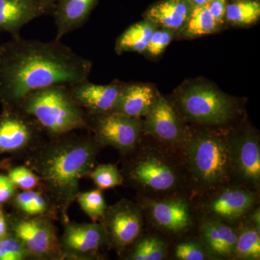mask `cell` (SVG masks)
I'll list each match as a JSON object with an SVG mask.
<instances>
[{
	"instance_id": "1f68e13d",
	"label": "cell",
	"mask_w": 260,
	"mask_h": 260,
	"mask_svg": "<svg viewBox=\"0 0 260 260\" xmlns=\"http://www.w3.org/2000/svg\"><path fill=\"white\" fill-rule=\"evenodd\" d=\"M30 259L20 241L9 232L0 238V260H25Z\"/></svg>"
},
{
	"instance_id": "e575fe53",
	"label": "cell",
	"mask_w": 260,
	"mask_h": 260,
	"mask_svg": "<svg viewBox=\"0 0 260 260\" xmlns=\"http://www.w3.org/2000/svg\"><path fill=\"white\" fill-rule=\"evenodd\" d=\"M208 4V9L217 23L221 26L225 19L226 0H211Z\"/></svg>"
},
{
	"instance_id": "4dcf8cb0",
	"label": "cell",
	"mask_w": 260,
	"mask_h": 260,
	"mask_svg": "<svg viewBox=\"0 0 260 260\" xmlns=\"http://www.w3.org/2000/svg\"><path fill=\"white\" fill-rule=\"evenodd\" d=\"M8 178L15 187L22 190H32L42 187L40 178L28 167H17L10 169Z\"/></svg>"
},
{
	"instance_id": "f546056e",
	"label": "cell",
	"mask_w": 260,
	"mask_h": 260,
	"mask_svg": "<svg viewBox=\"0 0 260 260\" xmlns=\"http://www.w3.org/2000/svg\"><path fill=\"white\" fill-rule=\"evenodd\" d=\"M88 177L93 180L98 189H109L123 185L120 170L114 164H101L94 167Z\"/></svg>"
},
{
	"instance_id": "ffe728a7",
	"label": "cell",
	"mask_w": 260,
	"mask_h": 260,
	"mask_svg": "<svg viewBox=\"0 0 260 260\" xmlns=\"http://www.w3.org/2000/svg\"><path fill=\"white\" fill-rule=\"evenodd\" d=\"M99 0H57L51 14L56 27L55 40L83 26Z\"/></svg>"
},
{
	"instance_id": "8d00e7d4",
	"label": "cell",
	"mask_w": 260,
	"mask_h": 260,
	"mask_svg": "<svg viewBox=\"0 0 260 260\" xmlns=\"http://www.w3.org/2000/svg\"><path fill=\"white\" fill-rule=\"evenodd\" d=\"M56 1L57 0H37L38 3L42 5V8L45 10L47 14L51 13Z\"/></svg>"
},
{
	"instance_id": "ba28073f",
	"label": "cell",
	"mask_w": 260,
	"mask_h": 260,
	"mask_svg": "<svg viewBox=\"0 0 260 260\" xmlns=\"http://www.w3.org/2000/svg\"><path fill=\"white\" fill-rule=\"evenodd\" d=\"M194 200L200 218L237 227L260 205V193L229 183L213 190L194 194Z\"/></svg>"
},
{
	"instance_id": "d4e9b609",
	"label": "cell",
	"mask_w": 260,
	"mask_h": 260,
	"mask_svg": "<svg viewBox=\"0 0 260 260\" xmlns=\"http://www.w3.org/2000/svg\"><path fill=\"white\" fill-rule=\"evenodd\" d=\"M237 230L234 260H259L260 225L246 218Z\"/></svg>"
},
{
	"instance_id": "603a6c76",
	"label": "cell",
	"mask_w": 260,
	"mask_h": 260,
	"mask_svg": "<svg viewBox=\"0 0 260 260\" xmlns=\"http://www.w3.org/2000/svg\"><path fill=\"white\" fill-rule=\"evenodd\" d=\"M11 200L20 215L48 217L54 220L59 218L57 210L42 187L15 193Z\"/></svg>"
},
{
	"instance_id": "6da1fadb",
	"label": "cell",
	"mask_w": 260,
	"mask_h": 260,
	"mask_svg": "<svg viewBox=\"0 0 260 260\" xmlns=\"http://www.w3.org/2000/svg\"><path fill=\"white\" fill-rule=\"evenodd\" d=\"M91 69V61L60 41L13 37L0 44V102L3 107H18L35 90L88 79Z\"/></svg>"
},
{
	"instance_id": "e0dca14e",
	"label": "cell",
	"mask_w": 260,
	"mask_h": 260,
	"mask_svg": "<svg viewBox=\"0 0 260 260\" xmlns=\"http://www.w3.org/2000/svg\"><path fill=\"white\" fill-rule=\"evenodd\" d=\"M237 234V226L203 218L197 232L212 260H234Z\"/></svg>"
},
{
	"instance_id": "d6a6232c",
	"label": "cell",
	"mask_w": 260,
	"mask_h": 260,
	"mask_svg": "<svg viewBox=\"0 0 260 260\" xmlns=\"http://www.w3.org/2000/svg\"><path fill=\"white\" fill-rule=\"evenodd\" d=\"M175 32L176 31L170 29L159 28L158 27L150 38V42L145 52L152 56L160 55L172 42Z\"/></svg>"
},
{
	"instance_id": "9a60e30c",
	"label": "cell",
	"mask_w": 260,
	"mask_h": 260,
	"mask_svg": "<svg viewBox=\"0 0 260 260\" xmlns=\"http://www.w3.org/2000/svg\"><path fill=\"white\" fill-rule=\"evenodd\" d=\"M143 119V135L180 150L189 133V125L181 118L172 101L159 95Z\"/></svg>"
},
{
	"instance_id": "836d02e7",
	"label": "cell",
	"mask_w": 260,
	"mask_h": 260,
	"mask_svg": "<svg viewBox=\"0 0 260 260\" xmlns=\"http://www.w3.org/2000/svg\"><path fill=\"white\" fill-rule=\"evenodd\" d=\"M15 193L16 187L9 178L0 174V205L11 200Z\"/></svg>"
},
{
	"instance_id": "5b68a950",
	"label": "cell",
	"mask_w": 260,
	"mask_h": 260,
	"mask_svg": "<svg viewBox=\"0 0 260 260\" xmlns=\"http://www.w3.org/2000/svg\"><path fill=\"white\" fill-rule=\"evenodd\" d=\"M173 104L189 125L229 129L237 125L242 108L234 98L210 84L195 83L179 89Z\"/></svg>"
},
{
	"instance_id": "7c38bea8",
	"label": "cell",
	"mask_w": 260,
	"mask_h": 260,
	"mask_svg": "<svg viewBox=\"0 0 260 260\" xmlns=\"http://www.w3.org/2000/svg\"><path fill=\"white\" fill-rule=\"evenodd\" d=\"M106 234L109 249L120 256L145 229L144 215L136 201L121 199L107 206L100 220Z\"/></svg>"
},
{
	"instance_id": "2e32d148",
	"label": "cell",
	"mask_w": 260,
	"mask_h": 260,
	"mask_svg": "<svg viewBox=\"0 0 260 260\" xmlns=\"http://www.w3.org/2000/svg\"><path fill=\"white\" fill-rule=\"evenodd\" d=\"M124 83L113 82L96 85L88 79L68 85L72 97L86 114H105L112 112Z\"/></svg>"
},
{
	"instance_id": "d6986e66",
	"label": "cell",
	"mask_w": 260,
	"mask_h": 260,
	"mask_svg": "<svg viewBox=\"0 0 260 260\" xmlns=\"http://www.w3.org/2000/svg\"><path fill=\"white\" fill-rule=\"evenodd\" d=\"M159 95L151 85L124 84L112 113L142 119L153 108Z\"/></svg>"
},
{
	"instance_id": "cb8c5ba5",
	"label": "cell",
	"mask_w": 260,
	"mask_h": 260,
	"mask_svg": "<svg viewBox=\"0 0 260 260\" xmlns=\"http://www.w3.org/2000/svg\"><path fill=\"white\" fill-rule=\"evenodd\" d=\"M157 28L158 27L155 24L146 19L131 25L116 40V54L145 52L150 38Z\"/></svg>"
},
{
	"instance_id": "7402d4cb",
	"label": "cell",
	"mask_w": 260,
	"mask_h": 260,
	"mask_svg": "<svg viewBox=\"0 0 260 260\" xmlns=\"http://www.w3.org/2000/svg\"><path fill=\"white\" fill-rule=\"evenodd\" d=\"M191 8L185 0H164L152 6L145 13V19L157 27L177 32L185 24Z\"/></svg>"
},
{
	"instance_id": "8992f818",
	"label": "cell",
	"mask_w": 260,
	"mask_h": 260,
	"mask_svg": "<svg viewBox=\"0 0 260 260\" xmlns=\"http://www.w3.org/2000/svg\"><path fill=\"white\" fill-rule=\"evenodd\" d=\"M18 107L31 116L50 138L86 129V113L75 102L66 85L32 91Z\"/></svg>"
},
{
	"instance_id": "74e56055",
	"label": "cell",
	"mask_w": 260,
	"mask_h": 260,
	"mask_svg": "<svg viewBox=\"0 0 260 260\" xmlns=\"http://www.w3.org/2000/svg\"><path fill=\"white\" fill-rule=\"evenodd\" d=\"M185 1L189 3V4L191 5V7H194L207 4V3H209L211 0H185Z\"/></svg>"
},
{
	"instance_id": "30bf717a",
	"label": "cell",
	"mask_w": 260,
	"mask_h": 260,
	"mask_svg": "<svg viewBox=\"0 0 260 260\" xmlns=\"http://www.w3.org/2000/svg\"><path fill=\"white\" fill-rule=\"evenodd\" d=\"M86 129L103 147L116 149L121 156L131 153L143 136V119L115 113L86 114Z\"/></svg>"
},
{
	"instance_id": "4fadbf2b",
	"label": "cell",
	"mask_w": 260,
	"mask_h": 260,
	"mask_svg": "<svg viewBox=\"0 0 260 260\" xmlns=\"http://www.w3.org/2000/svg\"><path fill=\"white\" fill-rule=\"evenodd\" d=\"M62 223L64 232L59 238L61 259H102L103 252L109 249L102 223H78L70 220Z\"/></svg>"
},
{
	"instance_id": "44dd1931",
	"label": "cell",
	"mask_w": 260,
	"mask_h": 260,
	"mask_svg": "<svg viewBox=\"0 0 260 260\" xmlns=\"http://www.w3.org/2000/svg\"><path fill=\"white\" fill-rule=\"evenodd\" d=\"M170 242L145 228L144 232L119 256L124 260H168Z\"/></svg>"
},
{
	"instance_id": "83f0119b",
	"label": "cell",
	"mask_w": 260,
	"mask_h": 260,
	"mask_svg": "<svg viewBox=\"0 0 260 260\" xmlns=\"http://www.w3.org/2000/svg\"><path fill=\"white\" fill-rule=\"evenodd\" d=\"M260 16V4L255 0H240L227 5L225 19L237 25H248L255 23Z\"/></svg>"
},
{
	"instance_id": "3957f363",
	"label": "cell",
	"mask_w": 260,
	"mask_h": 260,
	"mask_svg": "<svg viewBox=\"0 0 260 260\" xmlns=\"http://www.w3.org/2000/svg\"><path fill=\"white\" fill-rule=\"evenodd\" d=\"M122 158L120 172L123 185L134 189L138 195L159 198L193 193L190 177L179 149L143 135L136 148Z\"/></svg>"
},
{
	"instance_id": "7a4b0ae2",
	"label": "cell",
	"mask_w": 260,
	"mask_h": 260,
	"mask_svg": "<svg viewBox=\"0 0 260 260\" xmlns=\"http://www.w3.org/2000/svg\"><path fill=\"white\" fill-rule=\"evenodd\" d=\"M102 147L93 137L73 133L51 138L27 153L26 167L37 174L61 221L80 193V179L88 177Z\"/></svg>"
},
{
	"instance_id": "ac0fdd59",
	"label": "cell",
	"mask_w": 260,
	"mask_h": 260,
	"mask_svg": "<svg viewBox=\"0 0 260 260\" xmlns=\"http://www.w3.org/2000/svg\"><path fill=\"white\" fill-rule=\"evenodd\" d=\"M45 14L37 0H0V32L18 37L25 25Z\"/></svg>"
},
{
	"instance_id": "9c48e42d",
	"label": "cell",
	"mask_w": 260,
	"mask_h": 260,
	"mask_svg": "<svg viewBox=\"0 0 260 260\" xmlns=\"http://www.w3.org/2000/svg\"><path fill=\"white\" fill-rule=\"evenodd\" d=\"M232 183L260 193V137L244 121L229 129Z\"/></svg>"
},
{
	"instance_id": "484cf974",
	"label": "cell",
	"mask_w": 260,
	"mask_h": 260,
	"mask_svg": "<svg viewBox=\"0 0 260 260\" xmlns=\"http://www.w3.org/2000/svg\"><path fill=\"white\" fill-rule=\"evenodd\" d=\"M220 27L208 9V4H205L191 8L185 24L178 32L181 37L195 38L213 34Z\"/></svg>"
},
{
	"instance_id": "277c9868",
	"label": "cell",
	"mask_w": 260,
	"mask_h": 260,
	"mask_svg": "<svg viewBox=\"0 0 260 260\" xmlns=\"http://www.w3.org/2000/svg\"><path fill=\"white\" fill-rule=\"evenodd\" d=\"M228 132L229 129L189 125L180 151L194 194L232 183Z\"/></svg>"
},
{
	"instance_id": "8fae6325",
	"label": "cell",
	"mask_w": 260,
	"mask_h": 260,
	"mask_svg": "<svg viewBox=\"0 0 260 260\" xmlns=\"http://www.w3.org/2000/svg\"><path fill=\"white\" fill-rule=\"evenodd\" d=\"M54 219L19 214L10 220L9 232L20 241L30 259H61Z\"/></svg>"
},
{
	"instance_id": "5bb4252c",
	"label": "cell",
	"mask_w": 260,
	"mask_h": 260,
	"mask_svg": "<svg viewBox=\"0 0 260 260\" xmlns=\"http://www.w3.org/2000/svg\"><path fill=\"white\" fill-rule=\"evenodd\" d=\"M44 134L37 121L20 108L5 107L0 115V155L28 153L42 143Z\"/></svg>"
},
{
	"instance_id": "4316f807",
	"label": "cell",
	"mask_w": 260,
	"mask_h": 260,
	"mask_svg": "<svg viewBox=\"0 0 260 260\" xmlns=\"http://www.w3.org/2000/svg\"><path fill=\"white\" fill-rule=\"evenodd\" d=\"M168 260H212L198 234L171 243Z\"/></svg>"
},
{
	"instance_id": "52a82bcc",
	"label": "cell",
	"mask_w": 260,
	"mask_h": 260,
	"mask_svg": "<svg viewBox=\"0 0 260 260\" xmlns=\"http://www.w3.org/2000/svg\"><path fill=\"white\" fill-rule=\"evenodd\" d=\"M135 201L143 210L145 228L160 234L170 244L198 232L200 216L193 193H179L159 198L136 194Z\"/></svg>"
},
{
	"instance_id": "d590c367",
	"label": "cell",
	"mask_w": 260,
	"mask_h": 260,
	"mask_svg": "<svg viewBox=\"0 0 260 260\" xmlns=\"http://www.w3.org/2000/svg\"><path fill=\"white\" fill-rule=\"evenodd\" d=\"M8 233H9V225L3 210L0 208V238L4 237Z\"/></svg>"
},
{
	"instance_id": "f1b7e54d",
	"label": "cell",
	"mask_w": 260,
	"mask_h": 260,
	"mask_svg": "<svg viewBox=\"0 0 260 260\" xmlns=\"http://www.w3.org/2000/svg\"><path fill=\"white\" fill-rule=\"evenodd\" d=\"M80 208L84 213L91 219L92 221L97 222L101 220L107 208L103 190L100 189L80 192L77 197Z\"/></svg>"
}]
</instances>
